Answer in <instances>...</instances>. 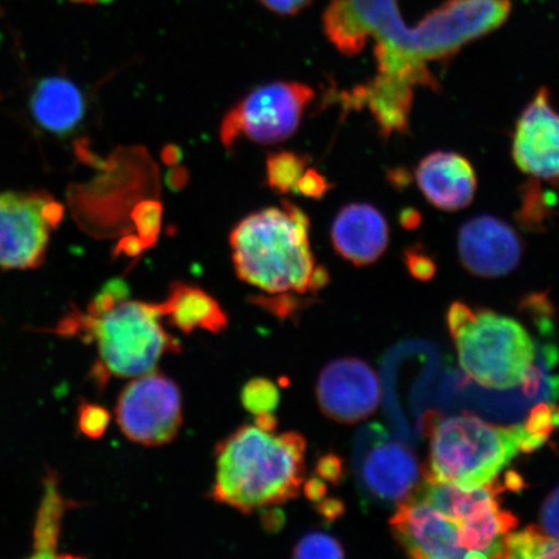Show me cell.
<instances>
[{
  "label": "cell",
  "instance_id": "cell-1",
  "mask_svg": "<svg viewBox=\"0 0 559 559\" xmlns=\"http://www.w3.org/2000/svg\"><path fill=\"white\" fill-rule=\"evenodd\" d=\"M324 32L346 56L361 52L369 37L376 45L425 62L449 59L489 29L485 0H447L421 23H404L397 0H332L323 16Z\"/></svg>",
  "mask_w": 559,
  "mask_h": 559
},
{
  "label": "cell",
  "instance_id": "cell-2",
  "mask_svg": "<svg viewBox=\"0 0 559 559\" xmlns=\"http://www.w3.org/2000/svg\"><path fill=\"white\" fill-rule=\"evenodd\" d=\"M306 439L245 425L216 445L210 498L243 514L285 504L305 481Z\"/></svg>",
  "mask_w": 559,
  "mask_h": 559
},
{
  "label": "cell",
  "instance_id": "cell-3",
  "mask_svg": "<svg viewBox=\"0 0 559 559\" xmlns=\"http://www.w3.org/2000/svg\"><path fill=\"white\" fill-rule=\"evenodd\" d=\"M309 234V216L290 201L248 215L229 235L237 276L267 295L310 293L318 265Z\"/></svg>",
  "mask_w": 559,
  "mask_h": 559
},
{
  "label": "cell",
  "instance_id": "cell-4",
  "mask_svg": "<svg viewBox=\"0 0 559 559\" xmlns=\"http://www.w3.org/2000/svg\"><path fill=\"white\" fill-rule=\"evenodd\" d=\"M160 319L158 304L128 298L99 313L73 309L56 333L94 342L99 354L94 379L103 388L110 377L129 379L152 372L163 356L181 352L179 341L165 331Z\"/></svg>",
  "mask_w": 559,
  "mask_h": 559
},
{
  "label": "cell",
  "instance_id": "cell-5",
  "mask_svg": "<svg viewBox=\"0 0 559 559\" xmlns=\"http://www.w3.org/2000/svg\"><path fill=\"white\" fill-rule=\"evenodd\" d=\"M523 431L522 425L502 428L471 415L440 419L426 480L467 489L489 484L520 452Z\"/></svg>",
  "mask_w": 559,
  "mask_h": 559
},
{
  "label": "cell",
  "instance_id": "cell-6",
  "mask_svg": "<svg viewBox=\"0 0 559 559\" xmlns=\"http://www.w3.org/2000/svg\"><path fill=\"white\" fill-rule=\"evenodd\" d=\"M453 338L461 368L487 389L520 386L534 365L535 345L527 331L519 321L492 311L477 312Z\"/></svg>",
  "mask_w": 559,
  "mask_h": 559
},
{
  "label": "cell",
  "instance_id": "cell-7",
  "mask_svg": "<svg viewBox=\"0 0 559 559\" xmlns=\"http://www.w3.org/2000/svg\"><path fill=\"white\" fill-rule=\"evenodd\" d=\"M313 90L304 83L274 82L251 91L223 118L219 135L227 150L247 138L270 145L289 139L299 128Z\"/></svg>",
  "mask_w": 559,
  "mask_h": 559
},
{
  "label": "cell",
  "instance_id": "cell-8",
  "mask_svg": "<svg viewBox=\"0 0 559 559\" xmlns=\"http://www.w3.org/2000/svg\"><path fill=\"white\" fill-rule=\"evenodd\" d=\"M62 214L64 207L46 192L0 193V269L39 267Z\"/></svg>",
  "mask_w": 559,
  "mask_h": 559
},
{
  "label": "cell",
  "instance_id": "cell-9",
  "mask_svg": "<svg viewBox=\"0 0 559 559\" xmlns=\"http://www.w3.org/2000/svg\"><path fill=\"white\" fill-rule=\"evenodd\" d=\"M178 384L159 372L138 376L122 390L116 419L123 436L136 444L157 447L170 443L183 423Z\"/></svg>",
  "mask_w": 559,
  "mask_h": 559
},
{
  "label": "cell",
  "instance_id": "cell-10",
  "mask_svg": "<svg viewBox=\"0 0 559 559\" xmlns=\"http://www.w3.org/2000/svg\"><path fill=\"white\" fill-rule=\"evenodd\" d=\"M362 431L355 447V471L362 491L386 506H400L419 484L421 469L414 453L390 442L380 426Z\"/></svg>",
  "mask_w": 559,
  "mask_h": 559
},
{
  "label": "cell",
  "instance_id": "cell-11",
  "mask_svg": "<svg viewBox=\"0 0 559 559\" xmlns=\"http://www.w3.org/2000/svg\"><path fill=\"white\" fill-rule=\"evenodd\" d=\"M317 397L321 412L333 421L359 423L379 407L380 381L366 361L337 359L321 370Z\"/></svg>",
  "mask_w": 559,
  "mask_h": 559
},
{
  "label": "cell",
  "instance_id": "cell-12",
  "mask_svg": "<svg viewBox=\"0 0 559 559\" xmlns=\"http://www.w3.org/2000/svg\"><path fill=\"white\" fill-rule=\"evenodd\" d=\"M512 156L530 177L549 181L559 191V111L548 88L537 91L515 126Z\"/></svg>",
  "mask_w": 559,
  "mask_h": 559
},
{
  "label": "cell",
  "instance_id": "cell-13",
  "mask_svg": "<svg viewBox=\"0 0 559 559\" xmlns=\"http://www.w3.org/2000/svg\"><path fill=\"white\" fill-rule=\"evenodd\" d=\"M390 526L396 542L412 558H471L469 551L459 544L460 522L417 495L401 502Z\"/></svg>",
  "mask_w": 559,
  "mask_h": 559
},
{
  "label": "cell",
  "instance_id": "cell-14",
  "mask_svg": "<svg viewBox=\"0 0 559 559\" xmlns=\"http://www.w3.org/2000/svg\"><path fill=\"white\" fill-rule=\"evenodd\" d=\"M460 261L471 274L484 278L502 277L519 267L523 242L506 221L478 215L459 230Z\"/></svg>",
  "mask_w": 559,
  "mask_h": 559
},
{
  "label": "cell",
  "instance_id": "cell-15",
  "mask_svg": "<svg viewBox=\"0 0 559 559\" xmlns=\"http://www.w3.org/2000/svg\"><path fill=\"white\" fill-rule=\"evenodd\" d=\"M419 190L432 206L445 212L469 206L477 191V174L469 159L456 152L437 151L416 169Z\"/></svg>",
  "mask_w": 559,
  "mask_h": 559
},
{
  "label": "cell",
  "instance_id": "cell-16",
  "mask_svg": "<svg viewBox=\"0 0 559 559\" xmlns=\"http://www.w3.org/2000/svg\"><path fill=\"white\" fill-rule=\"evenodd\" d=\"M332 243L344 260L358 267L380 260L389 245V225L379 209L354 202L340 210L332 225Z\"/></svg>",
  "mask_w": 559,
  "mask_h": 559
},
{
  "label": "cell",
  "instance_id": "cell-17",
  "mask_svg": "<svg viewBox=\"0 0 559 559\" xmlns=\"http://www.w3.org/2000/svg\"><path fill=\"white\" fill-rule=\"evenodd\" d=\"M415 85L401 76L380 73L365 85L355 86L344 97L346 109L366 107L379 126L382 138L407 134Z\"/></svg>",
  "mask_w": 559,
  "mask_h": 559
},
{
  "label": "cell",
  "instance_id": "cell-18",
  "mask_svg": "<svg viewBox=\"0 0 559 559\" xmlns=\"http://www.w3.org/2000/svg\"><path fill=\"white\" fill-rule=\"evenodd\" d=\"M160 314L180 332L191 334L195 330L221 333L228 325V317L218 300L200 286L175 282L169 295L158 304Z\"/></svg>",
  "mask_w": 559,
  "mask_h": 559
},
{
  "label": "cell",
  "instance_id": "cell-19",
  "mask_svg": "<svg viewBox=\"0 0 559 559\" xmlns=\"http://www.w3.org/2000/svg\"><path fill=\"white\" fill-rule=\"evenodd\" d=\"M85 97L66 79L51 76L38 83L32 96L35 120L53 134H69L85 117Z\"/></svg>",
  "mask_w": 559,
  "mask_h": 559
},
{
  "label": "cell",
  "instance_id": "cell-20",
  "mask_svg": "<svg viewBox=\"0 0 559 559\" xmlns=\"http://www.w3.org/2000/svg\"><path fill=\"white\" fill-rule=\"evenodd\" d=\"M519 526V520L504 512L493 499L460 522L459 544L471 558H504V537Z\"/></svg>",
  "mask_w": 559,
  "mask_h": 559
},
{
  "label": "cell",
  "instance_id": "cell-21",
  "mask_svg": "<svg viewBox=\"0 0 559 559\" xmlns=\"http://www.w3.org/2000/svg\"><path fill=\"white\" fill-rule=\"evenodd\" d=\"M502 489H504V486L499 485L498 478L485 486L471 489L426 480V484L416 495L430 502L432 507L450 516L451 520L461 522L475 510L498 498Z\"/></svg>",
  "mask_w": 559,
  "mask_h": 559
},
{
  "label": "cell",
  "instance_id": "cell-22",
  "mask_svg": "<svg viewBox=\"0 0 559 559\" xmlns=\"http://www.w3.org/2000/svg\"><path fill=\"white\" fill-rule=\"evenodd\" d=\"M557 198L544 190L539 179L531 177L520 187V207L514 216L524 230L542 234L555 214Z\"/></svg>",
  "mask_w": 559,
  "mask_h": 559
},
{
  "label": "cell",
  "instance_id": "cell-23",
  "mask_svg": "<svg viewBox=\"0 0 559 559\" xmlns=\"http://www.w3.org/2000/svg\"><path fill=\"white\" fill-rule=\"evenodd\" d=\"M66 500L56 487L55 479L47 486L34 531V557H55L58 548L60 522L67 509Z\"/></svg>",
  "mask_w": 559,
  "mask_h": 559
},
{
  "label": "cell",
  "instance_id": "cell-24",
  "mask_svg": "<svg viewBox=\"0 0 559 559\" xmlns=\"http://www.w3.org/2000/svg\"><path fill=\"white\" fill-rule=\"evenodd\" d=\"M309 163V156L299 155L296 152L271 153L265 160V173H267V183L271 190L280 194L297 192L298 181Z\"/></svg>",
  "mask_w": 559,
  "mask_h": 559
},
{
  "label": "cell",
  "instance_id": "cell-25",
  "mask_svg": "<svg viewBox=\"0 0 559 559\" xmlns=\"http://www.w3.org/2000/svg\"><path fill=\"white\" fill-rule=\"evenodd\" d=\"M502 544L504 558H559V540L545 535L537 526L509 534Z\"/></svg>",
  "mask_w": 559,
  "mask_h": 559
},
{
  "label": "cell",
  "instance_id": "cell-26",
  "mask_svg": "<svg viewBox=\"0 0 559 559\" xmlns=\"http://www.w3.org/2000/svg\"><path fill=\"white\" fill-rule=\"evenodd\" d=\"M241 403L251 415L274 414L280 404V390L267 379H254L245 384Z\"/></svg>",
  "mask_w": 559,
  "mask_h": 559
},
{
  "label": "cell",
  "instance_id": "cell-27",
  "mask_svg": "<svg viewBox=\"0 0 559 559\" xmlns=\"http://www.w3.org/2000/svg\"><path fill=\"white\" fill-rule=\"evenodd\" d=\"M164 207L159 201L145 200L131 212V219L134 222L136 235L143 241L145 249L155 247L163 223Z\"/></svg>",
  "mask_w": 559,
  "mask_h": 559
},
{
  "label": "cell",
  "instance_id": "cell-28",
  "mask_svg": "<svg viewBox=\"0 0 559 559\" xmlns=\"http://www.w3.org/2000/svg\"><path fill=\"white\" fill-rule=\"evenodd\" d=\"M345 551L342 545L333 536L324 533H310L300 539L295 549L293 558H344Z\"/></svg>",
  "mask_w": 559,
  "mask_h": 559
},
{
  "label": "cell",
  "instance_id": "cell-29",
  "mask_svg": "<svg viewBox=\"0 0 559 559\" xmlns=\"http://www.w3.org/2000/svg\"><path fill=\"white\" fill-rule=\"evenodd\" d=\"M110 415L99 404L83 402L79 409V428L83 436L99 439L107 431Z\"/></svg>",
  "mask_w": 559,
  "mask_h": 559
},
{
  "label": "cell",
  "instance_id": "cell-30",
  "mask_svg": "<svg viewBox=\"0 0 559 559\" xmlns=\"http://www.w3.org/2000/svg\"><path fill=\"white\" fill-rule=\"evenodd\" d=\"M404 264L418 282H430L437 274V263L423 245L416 243L404 250Z\"/></svg>",
  "mask_w": 559,
  "mask_h": 559
},
{
  "label": "cell",
  "instance_id": "cell-31",
  "mask_svg": "<svg viewBox=\"0 0 559 559\" xmlns=\"http://www.w3.org/2000/svg\"><path fill=\"white\" fill-rule=\"evenodd\" d=\"M130 295L129 285L124 280L116 278L110 280L109 283L104 285V288L97 293L96 297L91 300L87 307V312L99 313L110 309L123 299H128Z\"/></svg>",
  "mask_w": 559,
  "mask_h": 559
},
{
  "label": "cell",
  "instance_id": "cell-32",
  "mask_svg": "<svg viewBox=\"0 0 559 559\" xmlns=\"http://www.w3.org/2000/svg\"><path fill=\"white\" fill-rule=\"evenodd\" d=\"M253 302L275 313L278 318H289L293 313L300 310V299L293 293H282V295H271L254 297Z\"/></svg>",
  "mask_w": 559,
  "mask_h": 559
},
{
  "label": "cell",
  "instance_id": "cell-33",
  "mask_svg": "<svg viewBox=\"0 0 559 559\" xmlns=\"http://www.w3.org/2000/svg\"><path fill=\"white\" fill-rule=\"evenodd\" d=\"M551 418H554V405L545 403L537 404L536 407L531 411L526 425H524L523 428L530 432V435L549 439L551 431L555 430Z\"/></svg>",
  "mask_w": 559,
  "mask_h": 559
},
{
  "label": "cell",
  "instance_id": "cell-34",
  "mask_svg": "<svg viewBox=\"0 0 559 559\" xmlns=\"http://www.w3.org/2000/svg\"><path fill=\"white\" fill-rule=\"evenodd\" d=\"M539 527L545 535L559 540V486L543 502Z\"/></svg>",
  "mask_w": 559,
  "mask_h": 559
},
{
  "label": "cell",
  "instance_id": "cell-35",
  "mask_svg": "<svg viewBox=\"0 0 559 559\" xmlns=\"http://www.w3.org/2000/svg\"><path fill=\"white\" fill-rule=\"evenodd\" d=\"M332 185L318 170L307 169L300 177L297 192L309 199H321L331 191Z\"/></svg>",
  "mask_w": 559,
  "mask_h": 559
},
{
  "label": "cell",
  "instance_id": "cell-36",
  "mask_svg": "<svg viewBox=\"0 0 559 559\" xmlns=\"http://www.w3.org/2000/svg\"><path fill=\"white\" fill-rule=\"evenodd\" d=\"M314 472L321 479L337 486L344 478V461L337 454H324V456L319 457Z\"/></svg>",
  "mask_w": 559,
  "mask_h": 559
},
{
  "label": "cell",
  "instance_id": "cell-37",
  "mask_svg": "<svg viewBox=\"0 0 559 559\" xmlns=\"http://www.w3.org/2000/svg\"><path fill=\"white\" fill-rule=\"evenodd\" d=\"M475 317H477V312H474L469 306L463 302H453L449 314H447V323H449L452 337L471 324Z\"/></svg>",
  "mask_w": 559,
  "mask_h": 559
},
{
  "label": "cell",
  "instance_id": "cell-38",
  "mask_svg": "<svg viewBox=\"0 0 559 559\" xmlns=\"http://www.w3.org/2000/svg\"><path fill=\"white\" fill-rule=\"evenodd\" d=\"M265 9L283 16H293L309 7L312 0H260Z\"/></svg>",
  "mask_w": 559,
  "mask_h": 559
},
{
  "label": "cell",
  "instance_id": "cell-39",
  "mask_svg": "<svg viewBox=\"0 0 559 559\" xmlns=\"http://www.w3.org/2000/svg\"><path fill=\"white\" fill-rule=\"evenodd\" d=\"M318 513L330 523L341 519L345 513V506L338 499L325 498L317 502Z\"/></svg>",
  "mask_w": 559,
  "mask_h": 559
},
{
  "label": "cell",
  "instance_id": "cell-40",
  "mask_svg": "<svg viewBox=\"0 0 559 559\" xmlns=\"http://www.w3.org/2000/svg\"><path fill=\"white\" fill-rule=\"evenodd\" d=\"M146 250L142 240L139 239L138 235L124 236L123 239L118 242L116 248V255L123 254L130 258H136Z\"/></svg>",
  "mask_w": 559,
  "mask_h": 559
},
{
  "label": "cell",
  "instance_id": "cell-41",
  "mask_svg": "<svg viewBox=\"0 0 559 559\" xmlns=\"http://www.w3.org/2000/svg\"><path fill=\"white\" fill-rule=\"evenodd\" d=\"M326 485L325 480L321 479L320 477H311L310 479H307L304 485V492L307 499H309L312 502H318L320 500H323L326 496Z\"/></svg>",
  "mask_w": 559,
  "mask_h": 559
},
{
  "label": "cell",
  "instance_id": "cell-42",
  "mask_svg": "<svg viewBox=\"0 0 559 559\" xmlns=\"http://www.w3.org/2000/svg\"><path fill=\"white\" fill-rule=\"evenodd\" d=\"M188 180H190V173H188L187 167L177 165L167 174L166 185L171 191L177 192L187 187Z\"/></svg>",
  "mask_w": 559,
  "mask_h": 559
},
{
  "label": "cell",
  "instance_id": "cell-43",
  "mask_svg": "<svg viewBox=\"0 0 559 559\" xmlns=\"http://www.w3.org/2000/svg\"><path fill=\"white\" fill-rule=\"evenodd\" d=\"M263 510L262 523L265 530H269L270 533H276V531L284 526L285 515L282 510L269 508Z\"/></svg>",
  "mask_w": 559,
  "mask_h": 559
},
{
  "label": "cell",
  "instance_id": "cell-44",
  "mask_svg": "<svg viewBox=\"0 0 559 559\" xmlns=\"http://www.w3.org/2000/svg\"><path fill=\"white\" fill-rule=\"evenodd\" d=\"M160 158H163L165 165L174 167L183 159V152H181L178 145L169 144L160 153Z\"/></svg>",
  "mask_w": 559,
  "mask_h": 559
},
{
  "label": "cell",
  "instance_id": "cell-45",
  "mask_svg": "<svg viewBox=\"0 0 559 559\" xmlns=\"http://www.w3.org/2000/svg\"><path fill=\"white\" fill-rule=\"evenodd\" d=\"M401 225L405 229H416L419 225H421L423 218L421 214L417 212L416 209H405L401 213Z\"/></svg>",
  "mask_w": 559,
  "mask_h": 559
},
{
  "label": "cell",
  "instance_id": "cell-46",
  "mask_svg": "<svg viewBox=\"0 0 559 559\" xmlns=\"http://www.w3.org/2000/svg\"><path fill=\"white\" fill-rule=\"evenodd\" d=\"M504 488L510 489V491L519 492L522 491L523 488H526V484H524V480L519 473L510 471L506 475Z\"/></svg>",
  "mask_w": 559,
  "mask_h": 559
},
{
  "label": "cell",
  "instance_id": "cell-47",
  "mask_svg": "<svg viewBox=\"0 0 559 559\" xmlns=\"http://www.w3.org/2000/svg\"><path fill=\"white\" fill-rule=\"evenodd\" d=\"M255 425L265 431H275L277 428V418L274 414L255 416Z\"/></svg>",
  "mask_w": 559,
  "mask_h": 559
},
{
  "label": "cell",
  "instance_id": "cell-48",
  "mask_svg": "<svg viewBox=\"0 0 559 559\" xmlns=\"http://www.w3.org/2000/svg\"><path fill=\"white\" fill-rule=\"evenodd\" d=\"M390 178H393V185L395 186H407L409 183V175L405 170H394Z\"/></svg>",
  "mask_w": 559,
  "mask_h": 559
},
{
  "label": "cell",
  "instance_id": "cell-49",
  "mask_svg": "<svg viewBox=\"0 0 559 559\" xmlns=\"http://www.w3.org/2000/svg\"><path fill=\"white\" fill-rule=\"evenodd\" d=\"M551 421H554L555 428H558V426H559V407H557V405H554V418H551Z\"/></svg>",
  "mask_w": 559,
  "mask_h": 559
},
{
  "label": "cell",
  "instance_id": "cell-50",
  "mask_svg": "<svg viewBox=\"0 0 559 559\" xmlns=\"http://www.w3.org/2000/svg\"><path fill=\"white\" fill-rule=\"evenodd\" d=\"M82 2H87V0H82ZM91 2H95V0H91Z\"/></svg>",
  "mask_w": 559,
  "mask_h": 559
}]
</instances>
